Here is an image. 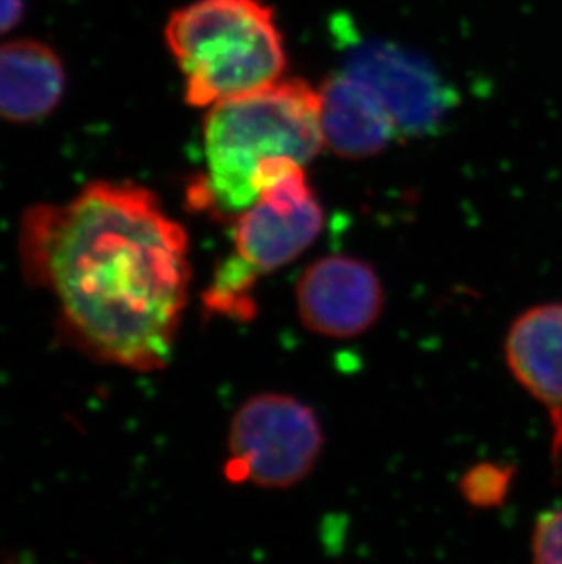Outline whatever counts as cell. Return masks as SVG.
I'll return each mask as SVG.
<instances>
[{"mask_svg":"<svg viewBox=\"0 0 562 564\" xmlns=\"http://www.w3.org/2000/svg\"><path fill=\"white\" fill-rule=\"evenodd\" d=\"M24 10V0H0V37H4L17 24H21Z\"/></svg>","mask_w":562,"mask_h":564,"instance_id":"obj_14","label":"cell"},{"mask_svg":"<svg viewBox=\"0 0 562 564\" xmlns=\"http://www.w3.org/2000/svg\"><path fill=\"white\" fill-rule=\"evenodd\" d=\"M509 373L547 410L552 460L562 464V302L533 305L509 325L505 338Z\"/></svg>","mask_w":562,"mask_h":564,"instance_id":"obj_8","label":"cell"},{"mask_svg":"<svg viewBox=\"0 0 562 564\" xmlns=\"http://www.w3.org/2000/svg\"><path fill=\"white\" fill-rule=\"evenodd\" d=\"M298 316L311 333L355 338L377 324L383 310L382 280L369 261L325 256L296 283Z\"/></svg>","mask_w":562,"mask_h":564,"instance_id":"obj_7","label":"cell"},{"mask_svg":"<svg viewBox=\"0 0 562 564\" xmlns=\"http://www.w3.org/2000/svg\"><path fill=\"white\" fill-rule=\"evenodd\" d=\"M66 69L50 44L15 39L0 44V119L39 123L63 101Z\"/></svg>","mask_w":562,"mask_h":564,"instance_id":"obj_10","label":"cell"},{"mask_svg":"<svg viewBox=\"0 0 562 564\" xmlns=\"http://www.w3.org/2000/svg\"><path fill=\"white\" fill-rule=\"evenodd\" d=\"M165 41L194 108L261 90L285 74L283 35L261 0H194L169 17Z\"/></svg>","mask_w":562,"mask_h":564,"instance_id":"obj_3","label":"cell"},{"mask_svg":"<svg viewBox=\"0 0 562 564\" xmlns=\"http://www.w3.org/2000/svg\"><path fill=\"white\" fill-rule=\"evenodd\" d=\"M531 560L536 564H562V506L537 517L531 532Z\"/></svg>","mask_w":562,"mask_h":564,"instance_id":"obj_13","label":"cell"},{"mask_svg":"<svg viewBox=\"0 0 562 564\" xmlns=\"http://www.w3.org/2000/svg\"><path fill=\"white\" fill-rule=\"evenodd\" d=\"M19 258L88 357L139 373L169 364L188 304V238L150 188L105 180L33 205Z\"/></svg>","mask_w":562,"mask_h":564,"instance_id":"obj_1","label":"cell"},{"mask_svg":"<svg viewBox=\"0 0 562 564\" xmlns=\"http://www.w3.org/2000/svg\"><path fill=\"white\" fill-rule=\"evenodd\" d=\"M322 97L305 80H278L214 102L203 119L205 176L192 185L196 207L238 216L258 199L256 174L272 158L307 165L325 147Z\"/></svg>","mask_w":562,"mask_h":564,"instance_id":"obj_2","label":"cell"},{"mask_svg":"<svg viewBox=\"0 0 562 564\" xmlns=\"http://www.w3.org/2000/svg\"><path fill=\"white\" fill-rule=\"evenodd\" d=\"M302 163L272 158L256 174L258 199L234 221V254L261 276L289 265L318 240L324 208Z\"/></svg>","mask_w":562,"mask_h":564,"instance_id":"obj_5","label":"cell"},{"mask_svg":"<svg viewBox=\"0 0 562 564\" xmlns=\"http://www.w3.org/2000/svg\"><path fill=\"white\" fill-rule=\"evenodd\" d=\"M225 477L234 485L287 490L307 479L324 449L318 416L291 394L245 400L228 427Z\"/></svg>","mask_w":562,"mask_h":564,"instance_id":"obj_4","label":"cell"},{"mask_svg":"<svg viewBox=\"0 0 562 564\" xmlns=\"http://www.w3.org/2000/svg\"><path fill=\"white\" fill-rule=\"evenodd\" d=\"M325 147L345 160L382 154L398 139L391 113L371 86L353 75H331L320 88Z\"/></svg>","mask_w":562,"mask_h":564,"instance_id":"obj_9","label":"cell"},{"mask_svg":"<svg viewBox=\"0 0 562 564\" xmlns=\"http://www.w3.org/2000/svg\"><path fill=\"white\" fill-rule=\"evenodd\" d=\"M344 72L377 91L397 124L398 139L433 135L456 105V91L430 61L397 44L358 41L345 57Z\"/></svg>","mask_w":562,"mask_h":564,"instance_id":"obj_6","label":"cell"},{"mask_svg":"<svg viewBox=\"0 0 562 564\" xmlns=\"http://www.w3.org/2000/svg\"><path fill=\"white\" fill-rule=\"evenodd\" d=\"M515 474L511 464L480 463L462 475L458 491L475 508H497L508 499Z\"/></svg>","mask_w":562,"mask_h":564,"instance_id":"obj_12","label":"cell"},{"mask_svg":"<svg viewBox=\"0 0 562 564\" xmlns=\"http://www.w3.org/2000/svg\"><path fill=\"white\" fill-rule=\"evenodd\" d=\"M258 274L245 265L238 256L225 258L214 272L213 282L203 293V305L207 313L225 318H255V289Z\"/></svg>","mask_w":562,"mask_h":564,"instance_id":"obj_11","label":"cell"}]
</instances>
